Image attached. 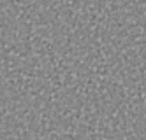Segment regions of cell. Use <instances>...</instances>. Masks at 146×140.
<instances>
[]
</instances>
